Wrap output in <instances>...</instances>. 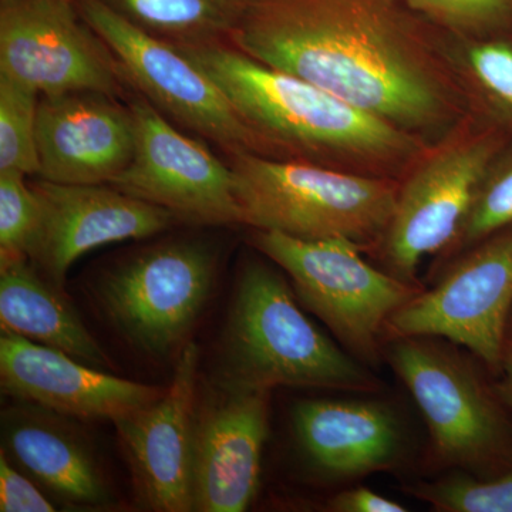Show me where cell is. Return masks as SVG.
Listing matches in <instances>:
<instances>
[{
  "label": "cell",
  "mask_w": 512,
  "mask_h": 512,
  "mask_svg": "<svg viewBox=\"0 0 512 512\" xmlns=\"http://www.w3.org/2000/svg\"><path fill=\"white\" fill-rule=\"evenodd\" d=\"M404 490L439 512H512V466L498 477L483 478L453 470L434 481Z\"/></svg>",
  "instance_id": "23"
},
{
  "label": "cell",
  "mask_w": 512,
  "mask_h": 512,
  "mask_svg": "<svg viewBox=\"0 0 512 512\" xmlns=\"http://www.w3.org/2000/svg\"><path fill=\"white\" fill-rule=\"evenodd\" d=\"M244 224L299 239L379 242L392 220L397 188L389 181L319 165L231 154Z\"/></svg>",
  "instance_id": "4"
},
{
  "label": "cell",
  "mask_w": 512,
  "mask_h": 512,
  "mask_svg": "<svg viewBox=\"0 0 512 512\" xmlns=\"http://www.w3.org/2000/svg\"><path fill=\"white\" fill-rule=\"evenodd\" d=\"M512 308V227L454 258L433 288L421 291L386 326L389 338L427 336L503 367Z\"/></svg>",
  "instance_id": "9"
},
{
  "label": "cell",
  "mask_w": 512,
  "mask_h": 512,
  "mask_svg": "<svg viewBox=\"0 0 512 512\" xmlns=\"http://www.w3.org/2000/svg\"><path fill=\"white\" fill-rule=\"evenodd\" d=\"M402 0H244L231 45L404 128L443 123L446 86Z\"/></svg>",
  "instance_id": "1"
},
{
  "label": "cell",
  "mask_w": 512,
  "mask_h": 512,
  "mask_svg": "<svg viewBox=\"0 0 512 512\" xmlns=\"http://www.w3.org/2000/svg\"><path fill=\"white\" fill-rule=\"evenodd\" d=\"M60 289L37 274L28 259L0 266L2 329L60 350L96 369H109V356Z\"/></svg>",
  "instance_id": "20"
},
{
  "label": "cell",
  "mask_w": 512,
  "mask_h": 512,
  "mask_svg": "<svg viewBox=\"0 0 512 512\" xmlns=\"http://www.w3.org/2000/svg\"><path fill=\"white\" fill-rule=\"evenodd\" d=\"M136 124L133 161L113 187L197 225L244 224L231 165L173 126L143 96L128 104Z\"/></svg>",
  "instance_id": "12"
},
{
  "label": "cell",
  "mask_w": 512,
  "mask_h": 512,
  "mask_svg": "<svg viewBox=\"0 0 512 512\" xmlns=\"http://www.w3.org/2000/svg\"><path fill=\"white\" fill-rule=\"evenodd\" d=\"M217 255L200 241L144 249L101 281L99 301L110 322L134 348L171 355L187 345L214 288Z\"/></svg>",
  "instance_id": "8"
},
{
  "label": "cell",
  "mask_w": 512,
  "mask_h": 512,
  "mask_svg": "<svg viewBox=\"0 0 512 512\" xmlns=\"http://www.w3.org/2000/svg\"><path fill=\"white\" fill-rule=\"evenodd\" d=\"M503 369V382L498 386V393H500L501 399H503L508 406L512 407V349L505 352Z\"/></svg>",
  "instance_id": "30"
},
{
  "label": "cell",
  "mask_w": 512,
  "mask_h": 512,
  "mask_svg": "<svg viewBox=\"0 0 512 512\" xmlns=\"http://www.w3.org/2000/svg\"><path fill=\"white\" fill-rule=\"evenodd\" d=\"M205 70L249 126L275 147L316 156L393 161L412 156L409 130L227 43L180 47Z\"/></svg>",
  "instance_id": "2"
},
{
  "label": "cell",
  "mask_w": 512,
  "mask_h": 512,
  "mask_svg": "<svg viewBox=\"0 0 512 512\" xmlns=\"http://www.w3.org/2000/svg\"><path fill=\"white\" fill-rule=\"evenodd\" d=\"M466 63L495 110L512 123V45L487 40L468 47Z\"/></svg>",
  "instance_id": "27"
},
{
  "label": "cell",
  "mask_w": 512,
  "mask_h": 512,
  "mask_svg": "<svg viewBox=\"0 0 512 512\" xmlns=\"http://www.w3.org/2000/svg\"><path fill=\"white\" fill-rule=\"evenodd\" d=\"M498 146L500 140L490 133L454 138L416 168L399 188L379 241L384 271L419 285L421 261L453 244Z\"/></svg>",
  "instance_id": "11"
},
{
  "label": "cell",
  "mask_w": 512,
  "mask_h": 512,
  "mask_svg": "<svg viewBox=\"0 0 512 512\" xmlns=\"http://www.w3.org/2000/svg\"><path fill=\"white\" fill-rule=\"evenodd\" d=\"M86 22L119 60L127 84L164 116L229 154H262L274 144L239 116L210 74L171 45L131 25L103 0H76Z\"/></svg>",
  "instance_id": "7"
},
{
  "label": "cell",
  "mask_w": 512,
  "mask_h": 512,
  "mask_svg": "<svg viewBox=\"0 0 512 512\" xmlns=\"http://www.w3.org/2000/svg\"><path fill=\"white\" fill-rule=\"evenodd\" d=\"M252 244L289 276L303 308L366 366L383 356L390 318L421 291L370 265L360 254L362 245L349 239L311 241L256 229Z\"/></svg>",
  "instance_id": "5"
},
{
  "label": "cell",
  "mask_w": 512,
  "mask_h": 512,
  "mask_svg": "<svg viewBox=\"0 0 512 512\" xmlns=\"http://www.w3.org/2000/svg\"><path fill=\"white\" fill-rule=\"evenodd\" d=\"M0 511H56L55 505L46 500L29 476L19 473L3 451L0 453Z\"/></svg>",
  "instance_id": "28"
},
{
  "label": "cell",
  "mask_w": 512,
  "mask_h": 512,
  "mask_svg": "<svg viewBox=\"0 0 512 512\" xmlns=\"http://www.w3.org/2000/svg\"><path fill=\"white\" fill-rule=\"evenodd\" d=\"M3 392L62 416L117 420L156 402L165 392L120 379L60 350L2 329Z\"/></svg>",
  "instance_id": "17"
},
{
  "label": "cell",
  "mask_w": 512,
  "mask_h": 512,
  "mask_svg": "<svg viewBox=\"0 0 512 512\" xmlns=\"http://www.w3.org/2000/svg\"><path fill=\"white\" fill-rule=\"evenodd\" d=\"M117 15L148 35L177 47L231 39L244 0H103Z\"/></svg>",
  "instance_id": "21"
},
{
  "label": "cell",
  "mask_w": 512,
  "mask_h": 512,
  "mask_svg": "<svg viewBox=\"0 0 512 512\" xmlns=\"http://www.w3.org/2000/svg\"><path fill=\"white\" fill-rule=\"evenodd\" d=\"M269 393L217 383L197 413L194 511L241 512L254 501L268 439Z\"/></svg>",
  "instance_id": "15"
},
{
  "label": "cell",
  "mask_w": 512,
  "mask_h": 512,
  "mask_svg": "<svg viewBox=\"0 0 512 512\" xmlns=\"http://www.w3.org/2000/svg\"><path fill=\"white\" fill-rule=\"evenodd\" d=\"M292 426L303 456L330 481L396 470L409 450L399 414L377 400H301L293 406Z\"/></svg>",
  "instance_id": "18"
},
{
  "label": "cell",
  "mask_w": 512,
  "mask_h": 512,
  "mask_svg": "<svg viewBox=\"0 0 512 512\" xmlns=\"http://www.w3.org/2000/svg\"><path fill=\"white\" fill-rule=\"evenodd\" d=\"M37 151L40 180L111 184L133 161V114L114 97L101 93L40 97Z\"/></svg>",
  "instance_id": "16"
},
{
  "label": "cell",
  "mask_w": 512,
  "mask_h": 512,
  "mask_svg": "<svg viewBox=\"0 0 512 512\" xmlns=\"http://www.w3.org/2000/svg\"><path fill=\"white\" fill-rule=\"evenodd\" d=\"M3 453L70 504L103 505L110 493L92 448L62 414L20 402L2 413Z\"/></svg>",
  "instance_id": "19"
},
{
  "label": "cell",
  "mask_w": 512,
  "mask_h": 512,
  "mask_svg": "<svg viewBox=\"0 0 512 512\" xmlns=\"http://www.w3.org/2000/svg\"><path fill=\"white\" fill-rule=\"evenodd\" d=\"M39 225V200L26 175L0 171V266L29 259Z\"/></svg>",
  "instance_id": "25"
},
{
  "label": "cell",
  "mask_w": 512,
  "mask_h": 512,
  "mask_svg": "<svg viewBox=\"0 0 512 512\" xmlns=\"http://www.w3.org/2000/svg\"><path fill=\"white\" fill-rule=\"evenodd\" d=\"M441 26L460 33H484L507 23L510 0H402Z\"/></svg>",
  "instance_id": "26"
},
{
  "label": "cell",
  "mask_w": 512,
  "mask_h": 512,
  "mask_svg": "<svg viewBox=\"0 0 512 512\" xmlns=\"http://www.w3.org/2000/svg\"><path fill=\"white\" fill-rule=\"evenodd\" d=\"M508 227H512V153L494 160L488 168L466 220L447 252L461 255Z\"/></svg>",
  "instance_id": "24"
},
{
  "label": "cell",
  "mask_w": 512,
  "mask_h": 512,
  "mask_svg": "<svg viewBox=\"0 0 512 512\" xmlns=\"http://www.w3.org/2000/svg\"><path fill=\"white\" fill-rule=\"evenodd\" d=\"M0 74L43 96H123L119 60L76 0H0Z\"/></svg>",
  "instance_id": "10"
},
{
  "label": "cell",
  "mask_w": 512,
  "mask_h": 512,
  "mask_svg": "<svg viewBox=\"0 0 512 512\" xmlns=\"http://www.w3.org/2000/svg\"><path fill=\"white\" fill-rule=\"evenodd\" d=\"M32 185L40 204V225L29 259L50 282L63 288L70 266L87 252L126 239H144L171 227L170 211L110 184Z\"/></svg>",
  "instance_id": "14"
},
{
  "label": "cell",
  "mask_w": 512,
  "mask_h": 512,
  "mask_svg": "<svg viewBox=\"0 0 512 512\" xmlns=\"http://www.w3.org/2000/svg\"><path fill=\"white\" fill-rule=\"evenodd\" d=\"M284 276L262 262L239 274L217 383L231 389L311 387L372 393L380 380L303 313Z\"/></svg>",
  "instance_id": "3"
},
{
  "label": "cell",
  "mask_w": 512,
  "mask_h": 512,
  "mask_svg": "<svg viewBox=\"0 0 512 512\" xmlns=\"http://www.w3.org/2000/svg\"><path fill=\"white\" fill-rule=\"evenodd\" d=\"M440 340L389 338L383 357L423 414L436 463L478 476L503 457L507 427L473 365Z\"/></svg>",
  "instance_id": "6"
},
{
  "label": "cell",
  "mask_w": 512,
  "mask_h": 512,
  "mask_svg": "<svg viewBox=\"0 0 512 512\" xmlns=\"http://www.w3.org/2000/svg\"><path fill=\"white\" fill-rule=\"evenodd\" d=\"M163 396L114 420L141 501L161 512L194 511V434L200 352L187 343Z\"/></svg>",
  "instance_id": "13"
},
{
  "label": "cell",
  "mask_w": 512,
  "mask_h": 512,
  "mask_svg": "<svg viewBox=\"0 0 512 512\" xmlns=\"http://www.w3.org/2000/svg\"><path fill=\"white\" fill-rule=\"evenodd\" d=\"M332 512H406L407 508L366 487H352L333 495L326 504Z\"/></svg>",
  "instance_id": "29"
},
{
  "label": "cell",
  "mask_w": 512,
  "mask_h": 512,
  "mask_svg": "<svg viewBox=\"0 0 512 512\" xmlns=\"http://www.w3.org/2000/svg\"><path fill=\"white\" fill-rule=\"evenodd\" d=\"M39 101L36 90L0 74V171L39 174Z\"/></svg>",
  "instance_id": "22"
}]
</instances>
